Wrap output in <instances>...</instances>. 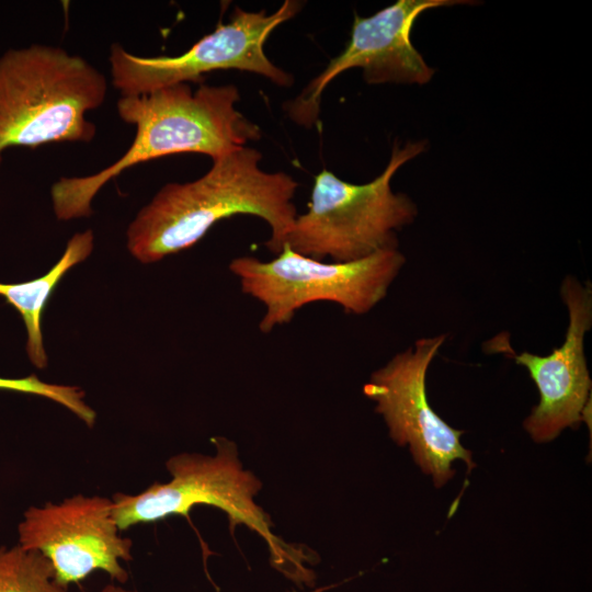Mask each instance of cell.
<instances>
[{
  "label": "cell",
  "mask_w": 592,
  "mask_h": 592,
  "mask_svg": "<svg viewBox=\"0 0 592 592\" xmlns=\"http://www.w3.org/2000/svg\"><path fill=\"white\" fill-rule=\"evenodd\" d=\"M262 155L240 147L213 160L201 178L168 183L129 224V253L141 263L158 262L198 242L219 220L236 215L262 218L271 228L266 248L278 254L297 217L298 183L285 172H265Z\"/></svg>",
  "instance_id": "obj_1"
},
{
  "label": "cell",
  "mask_w": 592,
  "mask_h": 592,
  "mask_svg": "<svg viewBox=\"0 0 592 592\" xmlns=\"http://www.w3.org/2000/svg\"><path fill=\"white\" fill-rule=\"evenodd\" d=\"M236 86L189 83L164 87L147 94L121 96V119L135 126L133 143L109 167L86 177L60 178L50 190L59 220L88 217L96 193L124 170L178 153L220 157L261 137L260 127L236 109Z\"/></svg>",
  "instance_id": "obj_2"
},
{
  "label": "cell",
  "mask_w": 592,
  "mask_h": 592,
  "mask_svg": "<svg viewBox=\"0 0 592 592\" xmlns=\"http://www.w3.org/2000/svg\"><path fill=\"white\" fill-rule=\"evenodd\" d=\"M107 80L83 57L32 44L0 56V166L9 148L90 143L87 113L101 106Z\"/></svg>",
  "instance_id": "obj_3"
},
{
  "label": "cell",
  "mask_w": 592,
  "mask_h": 592,
  "mask_svg": "<svg viewBox=\"0 0 592 592\" xmlns=\"http://www.w3.org/2000/svg\"><path fill=\"white\" fill-rule=\"evenodd\" d=\"M213 455L181 453L166 462L167 482H155L137 494L113 496V515L123 532L132 526L170 516H187L196 505L225 512L231 531L244 525L263 538L271 562L295 580H307L303 549L277 537L270 516L255 503L262 488L253 473L243 468L236 444L221 436L212 439Z\"/></svg>",
  "instance_id": "obj_4"
},
{
  "label": "cell",
  "mask_w": 592,
  "mask_h": 592,
  "mask_svg": "<svg viewBox=\"0 0 592 592\" xmlns=\"http://www.w3.org/2000/svg\"><path fill=\"white\" fill-rule=\"evenodd\" d=\"M424 148L422 141L395 144L385 170L365 184L348 183L323 169L315 177L307 212L297 215L284 246L331 262H352L397 248L396 232L413 221L417 207L407 195L394 193L390 181Z\"/></svg>",
  "instance_id": "obj_5"
},
{
  "label": "cell",
  "mask_w": 592,
  "mask_h": 592,
  "mask_svg": "<svg viewBox=\"0 0 592 592\" xmlns=\"http://www.w3.org/2000/svg\"><path fill=\"white\" fill-rule=\"evenodd\" d=\"M405 262L397 248L352 262H325L284 246L270 261L235 258L229 270L238 277L242 293L264 305L259 329L267 333L316 301L338 304L348 314H367L386 297Z\"/></svg>",
  "instance_id": "obj_6"
},
{
  "label": "cell",
  "mask_w": 592,
  "mask_h": 592,
  "mask_svg": "<svg viewBox=\"0 0 592 592\" xmlns=\"http://www.w3.org/2000/svg\"><path fill=\"white\" fill-rule=\"evenodd\" d=\"M303 2L286 0L271 14L237 7L227 23L197 41L179 56L141 57L115 43L110 48L113 87L121 96H134L179 83L197 82L216 70L237 69L261 75L281 87L294 78L275 66L264 53V43L282 23L294 18Z\"/></svg>",
  "instance_id": "obj_7"
},
{
  "label": "cell",
  "mask_w": 592,
  "mask_h": 592,
  "mask_svg": "<svg viewBox=\"0 0 592 592\" xmlns=\"http://www.w3.org/2000/svg\"><path fill=\"white\" fill-rule=\"evenodd\" d=\"M121 532L112 498L78 493L29 506L18 525V544L43 555L65 588L95 571L125 584L129 574L123 563L133 559V542Z\"/></svg>",
  "instance_id": "obj_8"
},
{
  "label": "cell",
  "mask_w": 592,
  "mask_h": 592,
  "mask_svg": "<svg viewBox=\"0 0 592 592\" xmlns=\"http://www.w3.org/2000/svg\"><path fill=\"white\" fill-rule=\"evenodd\" d=\"M445 339V334L418 339L413 348L374 372L364 386V394L376 402V412L384 417L391 439L400 446H410L415 463L432 475L436 487L452 478L454 460H464L468 473L475 467L471 453L459 441L464 432L444 422L426 398V372Z\"/></svg>",
  "instance_id": "obj_9"
},
{
  "label": "cell",
  "mask_w": 592,
  "mask_h": 592,
  "mask_svg": "<svg viewBox=\"0 0 592 592\" xmlns=\"http://www.w3.org/2000/svg\"><path fill=\"white\" fill-rule=\"evenodd\" d=\"M473 3L466 0H399L372 16L354 14L351 37L340 55L332 58L285 111L296 123L311 127L320 111L322 92L340 73L362 68L367 83H428L434 73L411 43L417 18L439 7Z\"/></svg>",
  "instance_id": "obj_10"
},
{
  "label": "cell",
  "mask_w": 592,
  "mask_h": 592,
  "mask_svg": "<svg viewBox=\"0 0 592 592\" xmlns=\"http://www.w3.org/2000/svg\"><path fill=\"white\" fill-rule=\"evenodd\" d=\"M560 294L569 315L563 343L546 356L528 352L512 356L527 368L539 391V403L524 422L537 442L550 441L566 428H577L585 418L591 389L583 350L584 334L592 326L591 286L567 276Z\"/></svg>",
  "instance_id": "obj_11"
},
{
  "label": "cell",
  "mask_w": 592,
  "mask_h": 592,
  "mask_svg": "<svg viewBox=\"0 0 592 592\" xmlns=\"http://www.w3.org/2000/svg\"><path fill=\"white\" fill-rule=\"evenodd\" d=\"M93 241L92 230L77 232L67 242L61 258L45 275L22 283H0V296L18 310L24 321L27 356L37 368H45L48 362L42 334L44 307L61 277L91 254Z\"/></svg>",
  "instance_id": "obj_12"
},
{
  "label": "cell",
  "mask_w": 592,
  "mask_h": 592,
  "mask_svg": "<svg viewBox=\"0 0 592 592\" xmlns=\"http://www.w3.org/2000/svg\"><path fill=\"white\" fill-rule=\"evenodd\" d=\"M0 592H70L60 585L48 560L19 544L0 546Z\"/></svg>",
  "instance_id": "obj_13"
},
{
  "label": "cell",
  "mask_w": 592,
  "mask_h": 592,
  "mask_svg": "<svg viewBox=\"0 0 592 592\" xmlns=\"http://www.w3.org/2000/svg\"><path fill=\"white\" fill-rule=\"evenodd\" d=\"M0 389L48 398L77 415L88 428H93L96 413L86 402L84 391L77 386L48 384L36 375L22 378L0 377Z\"/></svg>",
  "instance_id": "obj_14"
},
{
  "label": "cell",
  "mask_w": 592,
  "mask_h": 592,
  "mask_svg": "<svg viewBox=\"0 0 592 592\" xmlns=\"http://www.w3.org/2000/svg\"><path fill=\"white\" fill-rule=\"evenodd\" d=\"M100 592H138V591L126 589L123 587V584L110 583V584H106Z\"/></svg>",
  "instance_id": "obj_15"
}]
</instances>
